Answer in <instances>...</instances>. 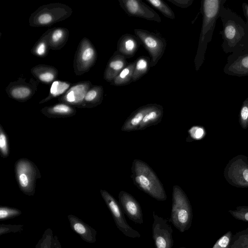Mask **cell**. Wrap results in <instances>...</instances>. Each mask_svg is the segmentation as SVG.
Wrapping results in <instances>:
<instances>
[{"label":"cell","mask_w":248,"mask_h":248,"mask_svg":"<svg viewBox=\"0 0 248 248\" xmlns=\"http://www.w3.org/2000/svg\"><path fill=\"white\" fill-rule=\"evenodd\" d=\"M222 23V48L225 53L237 54L248 51V30L246 22L235 12L222 6L219 17Z\"/></svg>","instance_id":"6da1fadb"},{"label":"cell","mask_w":248,"mask_h":248,"mask_svg":"<svg viewBox=\"0 0 248 248\" xmlns=\"http://www.w3.org/2000/svg\"><path fill=\"white\" fill-rule=\"evenodd\" d=\"M226 0H203L201 1L202 22L197 51L194 60L197 71L205 60L207 45L212 39L213 32L219 14Z\"/></svg>","instance_id":"7a4b0ae2"},{"label":"cell","mask_w":248,"mask_h":248,"mask_svg":"<svg viewBox=\"0 0 248 248\" xmlns=\"http://www.w3.org/2000/svg\"><path fill=\"white\" fill-rule=\"evenodd\" d=\"M131 178L137 187L152 198L160 201L167 199V195L158 178L144 161L133 160L131 167Z\"/></svg>","instance_id":"3957f363"},{"label":"cell","mask_w":248,"mask_h":248,"mask_svg":"<svg viewBox=\"0 0 248 248\" xmlns=\"http://www.w3.org/2000/svg\"><path fill=\"white\" fill-rule=\"evenodd\" d=\"M172 196V208L169 220L181 232H184L191 226L192 207L186 195L179 186H173Z\"/></svg>","instance_id":"277c9868"},{"label":"cell","mask_w":248,"mask_h":248,"mask_svg":"<svg viewBox=\"0 0 248 248\" xmlns=\"http://www.w3.org/2000/svg\"><path fill=\"white\" fill-rule=\"evenodd\" d=\"M73 10L61 3L44 4L38 7L30 16L29 23L32 27H50L69 18Z\"/></svg>","instance_id":"5b68a950"},{"label":"cell","mask_w":248,"mask_h":248,"mask_svg":"<svg viewBox=\"0 0 248 248\" xmlns=\"http://www.w3.org/2000/svg\"><path fill=\"white\" fill-rule=\"evenodd\" d=\"M135 36L143 45L150 55V67L155 66L163 55L167 42L159 32L135 29Z\"/></svg>","instance_id":"8992f818"},{"label":"cell","mask_w":248,"mask_h":248,"mask_svg":"<svg viewBox=\"0 0 248 248\" xmlns=\"http://www.w3.org/2000/svg\"><path fill=\"white\" fill-rule=\"evenodd\" d=\"M97 58L96 50L91 41L87 37L80 41L73 61L74 72L77 76H81L88 71L94 65Z\"/></svg>","instance_id":"52a82bcc"},{"label":"cell","mask_w":248,"mask_h":248,"mask_svg":"<svg viewBox=\"0 0 248 248\" xmlns=\"http://www.w3.org/2000/svg\"><path fill=\"white\" fill-rule=\"evenodd\" d=\"M224 177L232 186L248 187V158L238 155L232 158L224 169Z\"/></svg>","instance_id":"ba28073f"},{"label":"cell","mask_w":248,"mask_h":248,"mask_svg":"<svg viewBox=\"0 0 248 248\" xmlns=\"http://www.w3.org/2000/svg\"><path fill=\"white\" fill-rule=\"evenodd\" d=\"M100 192L117 228L126 236L131 238L140 237V234L127 223L124 212L119 202L107 191L101 190Z\"/></svg>","instance_id":"9c48e42d"},{"label":"cell","mask_w":248,"mask_h":248,"mask_svg":"<svg viewBox=\"0 0 248 248\" xmlns=\"http://www.w3.org/2000/svg\"><path fill=\"white\" fill-rule=\"evenodd\" d=\"M39 83L36 79L31 78L26 81L25 78L20 77L17 80L11 82L6 87L5 91L10 98L24 102L35 93Z\"/></svg>","instance_id":"30bf717a"},{"label":"cell","mask_w":248,"mask_h":248,"mask_svg":"<svg viewBox=\"0 0 248 248\" xmlns=\"http://www.w3.org/2000/svg\"><path fill=\"white\" fill-rule=\"evenodd\" d=\"M153 216L152 233L155 248H171L173 245L171 226L155 212Z\"/></svg>","instance_id":"8fae6325"},{"label":"cell","mask_w":248,"mask_h":248,"mask_svg":"<svg viewBox=\"0 0 248 248\" xmlns=\"http://www.w3.org/2000/svg\"><path fill=\"white\" fill-rule=\"evenodd\" d=\"M119 4L129 16L137 17L158 23L161 22L159 15L140 0H119Z\"/></svg>","instance_id":"7c38bea8"},{"label":"cell","mask_w":248,"mask_h":248,"mask_svg":"<svg viewBox=\"0 0 248 248\" xmlns=\"http://www.w3.org/2000/svg\"><path fill=\"white\" fill-rule=\"evenodd\" d=\"M118 198L119 203L127 217L134 222L142 224L143 214L139 202L131 194L123 190L119 192Z\"/></svg>","instance_id":"4fadbf2b"},{"label":"cell","mask_w":248,"mask_h":248,"mask_svg":"<svg viewBox=\"0 0 248 248\" xmlns=\"http://www.w3.org/2000/svg\"><path fill=\"white\" fill-rule=\"evenodd\" d=\"M223 72L232 76H248V51L237 54H231L228 57Z\"/></svg>","instance_id":"5bb4252c"},{"label":"cell","mask_w":248,"mask_h":248,"mask_svg":"<svg viewBox=\"0 0 248 248\" xmlns=\"http://www.w3.org/2000/svg\"><path fill=\"white\" fill-rule=\"evenodd\" d=\"M90 81H80L73 84L59 99L68 105L82 106L87 91L93 86Z\"/></svg>","instance_id":"9a60e30c"},{"label":"cell","mask_w":248,"mask_h":248,"mask_svg":"<svg viewBox=\"0 0 248 248\" xmlns=\"http://www.w3.org/2000/svg\"><path fill=\"white\" fill-rule=\"evenodd\" d=\"M67 217L71 229L83 241L89 243L96 242L97 232L94 228L74 215H68Z\"/></svg>","instance_id":"2e32d148"},{"label":"cell","mask_w":248,"mask_h":248,"mask_svg":"<svg viewBox=\"0 0 248 248\" xmlns=\"http://www.w3.org/2000/svg\"><path fill=\"white\" fill-rule=\"evenodd\" d=\"M128 64L126 58L116 51L108 61L104 72V79L111 82Z\"/></svg>","instance_id":"e0dca14e"},{"label":"cell","mask_w":248,"mask_h":248,"mask_svg":"<svg viewBox=\"0 0 248 248\" xmlns=\"http://www.w3.org/2000/svg\"><path fill=\"white\" fill-rule=\"evenodd\" d=\"M140 45V40L135 35L126 33L118 40L116 51L126 59L130 58L135 55Z\"/></svg>","instance_id":"ac0fdd59"},{"label":"cell","mask_w":248,"mask_h":248,"mask_svg":"<svg viewBox=\"0 0 248 248\" xmlns=\"http://www.w3.org/2000/svg\"><path fill=\"white\" fill-rule=\"evenodd\" d=\"M31 72L39 82L47 84L56 80L58 75V70L56 68L46 64H38L32 67Z\"/></svg>","instance_id":"d6986e66"},{"label":"cell","mask_w":248,"mask_h":248,"mask_svg":"<svg viewBox=\"0 0 248 248\" xmlns=\"http://www.w3.org/2000/svg\"><path fill=\"white\" fill-rule=\"evenodd\" d=\"M154 105L155 104H147L140 107L133 111L122 125V131L130 132L138 130L144 116L153 108Z\"/></svg>","instance_id":"ffe728a7"},{"label":"cell","mask_w":248,"mask_h":248,"mask_svg":"<svg viewBox=\"0 0 248 248\" xmlns=\"http://www.w3.org/2000/svg\"><path fill=\"white\" fill-rule=\"evenodd\" d=\"M69 36L68 29L64 27L53 28L49 38V48L59 50L66 44Z\"/></svg>","instance_id":"44dd1931"},{"label":"cell","mask_w":248,"mask_h":248,"mask_svg":"<svg viewBox=\"0 0 248 248\" xmlns=\"http://www.w3.org/2000/svg\"><path fill=\"white\" fill-rule=\"evenodd\" d=\"M163 115V108L162 106L155 104L153 108L144 116L138 130H143L145 128L157 124L161 120Z\"/></svg>","instance_id":"7402d4cb"},{"label":"cell","mask_w":248,"mask_h":248,"mask_svg":"<svg viewBox=\"0 0 248 248\" xmlns=\"http://www.w3.org/2000/svg\"><path fill=\"white\" fill-rule=\"evenodd\" d=\"M104 89L101 85L93 86L87 92L82 107H93L100 104L103 99Z\"/></svg>","instance_id":"603a6c76"},{"label":"cell","mask_w":248,"mask_h":248,"mask_svg":"<svg viewBox=\"0 0 248 248\" xmlns=\"http://www.w3.org/2000/svg\"><path fill=\"white\" fill-rule=\"evenodd\" d=\"M53 28L48 29L39 38L31 50L33 55L39 57H45L47 56L49 48V38Z\"/></svg>","instance_id":"cb8c5ba5"},{"label":"cell","mask_w":248,"mask_h":248,"mask_svg":"<svg viewBox=\"0 0 248 248\" xmlns=\"http://www.w3.org/2000/svg\"><path fill=\"white\" fill-rule=\"evenodd\" d=\"M135 64V61L128 63L110 82V84L115 86H122L126 85L132 82Z\"/></svg>","instance_id":"d4e9b609"},{"label":"cell","mask_w":248,"mask_h":248,"mask_svg":"<svg viewBox=\"0 0 248 248\" xmlns=\"http://www.w3.org/2000/svg\"><path fill=\"white\" fill-rule=\"evenodd\" d=\"M71 83L65 81L55 80L51 83L48 95L40 103L46 102L52 98L63 95L71 87Z\"/></svg>","instance_id":"484cf974"},{"label":"cell","mask_w":248,"mask_h":248,"mask_svg":"<svg viewBox=\"0 0 248 248\" xmlns=\"http://www.w3.org/2000/svg\"><path fill=\"white\" fill-rule=\"evenodd\" d=\"M132 82L136 81L144 76L150 67V58L147 56H140L135 61Z\"/></svg>","instance_id":"4316f807"},{"label":"cell","mask_w":248,"mask_h":248,"mask_svg":"<svg viewBox=\"0 0 248 248\" xmlns=\"http://www.w3.org/2000/svg\"><path fill=\"white\" fill-rule=\"evenodd\" d=\"M229 248H248V228L233 235Z\"/></svg>","instance_id":"83f0119b"},{"label":"cell","mask_w":248,"mask_h":248,"mask_svg":"<svg viewBox=\"0 0 248 248\" xmlns=\"http://www.w3.org/2000/svg\"><path fill=\"white\" fill-rule=\"evenodd\" d=\"M43 111L52 115H69L75 112V110L68 104L62 103L46 107Z\"/></svg>","instance_id":"f1b7e54d"},{"label":"cell","mask_w":248,"mask_h":248,"mask_svg":"<svg viewBox=\"0 0 248 248\" xmlns=\"http://www.w3.org/2000/svg\"><path fill=\"white\" fill-rule=\"evenodd\" d=\"M154 8L159 11L164 16L170 19H174L175 16L171 8L164 1L161 0H146Z\"/></svg>","instance_id":"f546056e"},{"label":"cell","mask_w":248,"mask_h":248,"mask_svg":"<svg viewBox=\"0 0 248 248\" xmlns=\"http://www.w3.org/2000/svg\"><path fill=\"white\" fill-rule=\"evenodd\" d=\"M54 235L50 228L46 229L35 248H53Z\"/></svg>","instance_id":"4dcf8cb0"},{"label":"cell","mask_w":248,"mask_h":248,"mask_svg":"<svg viewBox=\"0 0 248 248\" xmlns=\"http://www.w3.org/2000/svg\"><path fill=\"white\" fill-rule=\"evenodd\" d=\"M21 214V211L16 208L6 206L0 207V219L1 220L13 218L20 216Z\"/></svg>","instance_id":"1f68e13d"},{"label":"cell","mask_w":248,"mask_h":248,"mask_svg":"<svg viewBox=\"0 0 248 248\" xmlns=\"http://www.w3.org/2000/svg\"><path fill=\"white\" fill-rule=\"evenodd\" d=\"M229 212L236 219L248 222V206H237L235 210H230Z\"/></svg>","instance_id":"d6a6232c"},{"label":"cell","mask_w":248,"mask_h":248,"mask_svg":"<svg viewBox=\"0 0 248 248\" xmlns=\"http://www.w3.org/2000/svg\"><path fill=\"white\" fill-rule=\"evenodd\" d=\"M239 122L243 129L248 127V97L243 102L239 116Z\"/></svg>","instance_id":"836d02e7"},{"label":"cell","mask_w":248,"mask_h":248,"mask_svg":"<svg viewBox=\"0 0 248 248\" xmlns=\"http://www.w3.org/2000/svg\"><path fill=\"white\" fill-rule=\"evenodd\" d=\"M232 236V232L228 231L217 240L212 248H229Z\"/></svg>","instance_id":"e575fe53"},{"label":"cell","mask_w":248,"mask_h":248,"mask_svg":"<svg viewBox=\"0 0 248 248\" xmlns=\"http://www.w3.org/2000/svg\"><path fill=\"white\" fill-rule=\"evenodd\" d=\"M24 226L23 225H12L1 224L0 225V236L4 234L13 232L21 233L23 231Z\"/></svg>","instance_id":"d590c367"},{"label":"cell","mask_w":248,"mask_h":248,"mask_svg":"<svg viewBox=\"0 0 248 248\" xmlns=\"http://www.w3.org/2000/svg\"><path fill=\"white\" fill-rule=\"evenodd\" d=\"M20 173L18 174V178L20 186L24 189H27L29 185V178L28 175L25 173L24 169H20Z\"/></svg>","instance_id":"8d00e7d4"},{"label":"cell","mask_w":248,"mask_h":248,"mask_svg":"<svg viewBox=\"0 0 248 248\" xmlns=\"http://www.w3.org/2000/svg\"><path fill=\"white\" fill-rule=\"evenodd\" d=\"M0 148L3 155L4 156L7 155L8 147L7 138L2 130H0Z\"/></svg>","instance_id":"74e56055"},{"label":"cell","mask_w":248,"mask_h":248,"mask_svg":"<svg viewBox=\"0 0 248 248\" xmlns=\"http://www.w3.org/2000/svg\"><path fill=\"white\" fill-rule=\"evenodd\" d=\"M191 137L196 140H199L203 137L204 135V130L202 127L194 126L189 130Z\"/></svg>","instance_id":"f35d334b"},{"label":"cell","mask_w":248,"mask_h":248,"mask_svg":"<svg viewBox=\"0 0 248 248\" xmlns=\"http://www.w3.org/2000/svg\"><path fill=\"white\" fill-rule=\"evenodd\" d=\"M173 4L182 8H186L192 5L193 0H167Z\"/></svg>","instance_id":"ab89813d"},{"label":"cell","mask_w":248,"mask_h":248,"mask_svg":"<svg viewBox=\"0 0 248 248\" xmlns=\"http://www.w3.org/2000/svg\"><path fill=\"white\" fill-rule=\"evenodd\" d=\"M242 7L246 20L248 21V4L244 2L242 3Z\"/></svg>","instance_id":"60d3db41"},{"label":"cell","mask_w":248,"mask_h":248,"mask_svg":"<svg viewBox=\"0 0 248 248\" xmlns=\"http://www.w3.org/2000/svg\"><path fill=\"white\" fill-rule=\"evenodd\" d=\"M53 248H62L57 235L54 236Z\"/></svg>","instance_id":"b9f144b4"},{"label":"cell","mask_w":248,"mask_h":248,"mask_svg":"<svg viewBox=\"0 0 248 248\" xmlns=\"http://www.w3.org/2000/svg\"><path fill=\"white\" fill-rule=\"evenodd\" d=\"M246 25H247V28H248V21L246 20Z\"/></svg>","instance_id":"7bdbcfd3"},{"label":"cell","mask_w":248,"mask_h":248,"mask_svg":"<svg viewBox=\"0 0 248 248\" xmlns=\"http://www.w3.org/2000/svg\"><path fill=\"white\" fill-rule=\"evenodd\" d=\"M184 248V247H181V248Z\"/></svg>","instance_id":"ee69618b"}]
</instances>
